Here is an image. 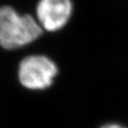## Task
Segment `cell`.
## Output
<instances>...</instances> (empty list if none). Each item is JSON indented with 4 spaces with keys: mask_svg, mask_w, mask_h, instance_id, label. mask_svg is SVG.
<instances>
[{
    "mask_svg": "<svg viewBox=\"0 0 128 128\" xmlns=\"http://www.w3.org/2000/svg\"><path fill=\"white\" fill-rule=\"evenodd\" d=\"M43 28L30 14H20L11 6L0 7V46L6 50L23 47L41 36Z\"/></svg>",
    "mask_w": 128,
    "mask_h": 128,
    "instance_id": "cell-1",
    "label": "cell"
},
{
    "mask_svg": "<svg viewBox=\"0 0 128 128\" xmlns=\"http://www.w3.org/2000/svg\"><path fill=\"white\" fill-rule=\"evenodd\" d=\"M57 73L58 68L50 58L44 55H30L20 62L18 78L24 87L43 90L52 84Z\"/></svg>",
    "mask_w": 128,
    "mask_h": 128,
    "instance_id": "cell-2",
    "label": "cell"
},
{
    "mask_svg": "<svg viewBox=\"0 0 128 128\" xmlns=\"http://www.w3.org/2000/svg\"><path fill=\"white\" fill-rule=\"evenodd\" d=\"M73 12L71 0H39L36 4V20L43 30L55 32L63 28Z\"/></svg>",
    "mask_w": 128,
    "mask_h": 128,
    "instance_id": "cell-3",
    "label": "cell"
},
{
    "mask_svg": "<svg viewBox=\"0 0 128 128\" xmlns=\"http://www.w3.org/2000/svg\"><path fill=\"white\" fill-rule=\"evenodd\" d=\"M100 128H126V127L120 126V124H105V126H102Z\"/></svg>",
    "mask_w": 128,
    "mask_h": 128,
    "instance_id": "cell-4",
    "label": "cell"
}]
</instances>
